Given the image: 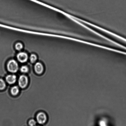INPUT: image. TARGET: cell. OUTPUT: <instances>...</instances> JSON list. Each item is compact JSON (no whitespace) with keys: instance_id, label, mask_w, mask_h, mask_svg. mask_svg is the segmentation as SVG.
Returning a JSON list of instances; mask_svg holds the SVG:
<instances>
[{"instance_id":"obj_9","label":"cell","mask_w":126,"mask_h":126,"mask_svg":"<svg viewBox=\"0 0 126 126\" xmlns=\"http://www.w3.org/2000/svg\"><path fill=\"white\" fill-rule=\"evenodd\" d=\"M30 59L31 62L32 63H34L37 60V57L35 54H32L30 55Z\"/></svg>"},{"instance_id":"obj_1","label":"cell","mask_w":126,"mask_h":126,"mask_svg":"<svg viewBox=\"0 0 126 126\" xmlns=\"http://www.w3.org/2000/svg\"><path fill=\"white\" fill-rule=\"evenodd\" d=\"M7 67L8 71L12 73L16 72L18 69V63L14 60H10L7 63Z\"/></svg>"},{"instance_id":"obj_3","label":"cell","mask_w":126,"mask_h":126,"mask_svg":"<svg viewBox=\"0 0 126 126\" xmlns=\"http://www.w3.org/2000/svg\"><path fill=\"white\" fill-rule=\"evenodd\" d=\"M36 119L38 123L39 124H43L46 122L47 117L45 113L40 112L38 113L36 117Z\"/></svg>"},{"instance_id":"obj_4","label":"cell","mask_w":126,"mask_h":126,"mask_svg":"<svg viewBox=\"0 0 126 126\" xmlns=\"http://www.w3.org/2000/svg\"><path fill=\"white\" fill-rule=\"evenodd\" d=\"M17 59L20 62L23 63L26 62L28 58V55L25 52H20L17 55Z\"/></svg>"},{"instance_id":"obj_2","label":"cell","mask_w":126,"mask_h":126,"mask_svg":"<svg viewBox=\"0 0 126 126\" xmlns=\"http://www.w3.org/2000/svg\"><path fill=\"white\" fill-rule=\"evenodd\" d=\"M28 80L26 76L22 75L19 77L18 80V84L19 87L22 88H24L28 85Z\"/></svg>"},{"instance_id":"obj_11","label":"cell","mask_w":126,"mask_h":126,"mask_svg":"<svg viewBox=\"0 0 126 126\" xmlns=\"http://www.w3.org/2000/svg\"><path fill=\"white\" fill-rule=\"evenodd\" d=\"M20 70L22 72L27 73L28 72L29 69L27 66H23L21 67Z\"/></svg>"},{"instance_id":"obj_10","label":"cell","mask_w":126,"mask_h":126,"mask_svg":"<svg viewBox=\"0 0 126 126\" xmlns=\"http://www.w3.org/2000/svg\"><path fill=\"white\" fill-rule=\"evenodd\" d=\"M23 45L21 43H18L15 45V48L17 50L20 51L23 49Z\"/></svg>"},{"instance_id":"obj_13","label":"cell","mask_w":126,"mask_h":126,"mask_svg":"<svg viewBox=\"0 0 126 126\" xmlns=\"http://www.w3.org/2000/svg\"></svg>"},{"instance_id":"obj_5","label":"cell","mask_w":126,"mask_h":126,"mask_svg":"<svg viewBox=\"0 0 126 126\" xmlns=\"http://www.w3.org/2000/svg\"><path fill=\"white\" fill-rule=\"evenodd\" d=\"M34 70L38 74H41L44 71V67L42 64L40 62L36 63L34 65Z\"/></svg>"},{"instance_id":"obj_6","label":"cell","mask_w":126,"mask_h":126,"mask_svg":"<svg viewBox=\"0 0 126 126\" xmlns=\"http://www.w3.org/2000/svg\"><path fill=\"white\" fill-rule=\"evenodd\" d=\"M6 80L9 84H12L15 83L16 81V77L14 75H8L6 76Z\"/></svg>"},{"instance_id":"obj_7","label":"cell","mask_w":126,"mask_h":126,"mask_svg":"<svg viewBox=\"0 0 126 126\" xmlns=\"http://www.w3.org/2000/svg\"><path fill=\"white\" fill-rule=\"evenodd\" d=\"M19 92V89L17 86H14L11 90V93L14 96L16 95Z\"/></svg>"},{"instance_id":"obj_8","label":"cell","mask_w":126,"mask_h":126,"mask_svg":"<svg viewBox=\"0 0 126 126\" xmlns=\"http://www.w3.org/2000/svg\"><path fill=\"white\" fill-rule=\"evenodd\" d=\"M6 84L5 81L2 79H0V90H2L6 87Z\"/></svg>"},{"instance_id":"obj_12","label":"cell","mask_w":126,"mask_h":126,"mask_svg":"<svg viewBox=\"0 0 126 126\" xmlns=\"http://www.w3.org/2000/svg\"><path fill=\"white\" fill-rule=\"evenodd\" d=\"M36 124V122L34 119H31L29 122V125L30 126H35Z\"/></svg>"}]
</instances>
